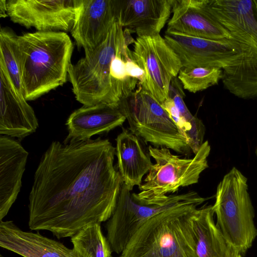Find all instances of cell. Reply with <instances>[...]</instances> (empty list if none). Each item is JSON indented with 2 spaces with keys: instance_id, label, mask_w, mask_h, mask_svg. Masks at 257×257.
Instances as JSON below:
<instances>
[{
  "instance_id": "obj_1",
  "label": "cell",
  "mask_w": 257,
  "mask_h": 257,
  "mask_svg": "<svg viewBox=\"0 0 257 257\" xmlns=\"http://www.w3.org/2000/svg\"><path fill=\"white\" fill-rule=\"evenodd\" d=\"M107 139L53 141L41 157L29 194V226L58 239L108 220L123 184Z\"/></svg>"
},
{
  "instance_id": "obj_2",
  "label": "cell",
  "mask_w": 257,
  "mask_h": 257,
  "mask_svg": "<svg viewBox=\"0 0 257 257\" xmlns=\"http://www.w3.org/2000/svg\"><path fill=\"white\" fill-rule=\"evenodd\" d=\"M23 95L35 100L67 80L73 45L63 32H39L17 36Z\"/></svg>"
},
{
  "instance_id": "obj_3",
  "label": "cell",
  "mask_w": 257,
  "mask_h": 257,
  "mask_svg": "<svg viewBox=\"0 0 257 257\" xmlns=\"http://www.w3.org/2000/svg\"><path fill=\"white\" fill-rule=\"evenodd\" d=\"M126 33L116 21L101 43L70 65L68 78L76 99L83 105L105 103L118 106L136 90V84L118 83L110 74L111 61L126 41Z\"/></svg>"
},
{
  "instance_id": "obj_4",
  "label": "cell",
  "mask_w": 257,
  "mask_h": 257,
  "mask_svg": "<svg viewBox=\"0 0 257 257\" xmlns=\"http://www.w3.org/2000/svg\"><path fill=\"white\" fill-rule=\"evenodd\" d=\"M198 204L156 215L132 236L121 257H196L192 219Z\"/></svg>"
},
{
  "instance_id": "obj_5",
  "label": "cell",
  "mask_w": 257,
  "mask_h": 257,
  "mask_svg": "<svg viewBox=\"0 0 257 257\" xmlns=\"http://www.w3.org/2000/svg\"><path fill=\"white\" fill-rule=\"evenodd\" d=\"M247 181L241 172L233 167L218 184L212 206L217 226L241 254L251 246L257 236Z\"/></svg>"
},
{
  "instance_id": "obj_6",
  "label": "cell",
  "mask_w": 257,
  "mask_h": 257,
  "mask_svg": "<svg viewBox=\"0 0 257 257\" xmlns=\"http://www.w3.org/2000/svg\"><path fill=\"white\" fill-rule=\"evenodd\" d=\"M206 200L197 192L189 191L148 202L128 190L123 183L114 210L106 224L107 239L112 251L122 253L136 232L156 215L182 205H200Z\"/></svg>"
},
{
  "instance_id": "obj_7",
  "label": "cell",
  "mask_w": 257,
  "mask_h": 257,
  "mask_svg": "<svg viewBox=\"0 0 257 257\" xmlns=\"http://www.w3.org/2000/svg\"><path fill=\"white\" fill-rule=\"evenodd\" d=\"M118 106L127 120L129 130L145 142L178 153L191 151L187 138L167 111L140 87L137 86Z\"/></svg>"
},
{
  "instance_id": "obj_8",
  "label": "cell",
  "mask_w": 257,
  "mask_h": 257,
  "mask_svg": "<svg viewBox=\"0 0 257 257\" xmlns=\"http://www.w3.org/2000/svg\"><path fill=\"white\" fill-rule=\"evenodd\" d=\"M148 150L156 163L139 186L140 191L137 195L141 199L153 202L175 193L180 187L197 183L201 173L208 167L211 148L206 141L194 156L189 159L174 155L164 147L150 146Z\"/></svg>"
},
{
  "instance_id": "obj_9",
  "label": "cell",
  "mask_w": 257,
  "mask_h": 257,
  "mask_svg": "<svg viewBox=\"0 0 257 257\" xmlns=\"http://www.w3.org/2000/svg\"><path fill=\"white\" fill-rule=\"evenodd\" d=\"M133 44V58L145 72L144 81L138 86L161 104L183 67L180 60L160 34L138 37Z\"/></svg>"
},
{
  "instance_id": "obj_10",
  "label": "cell",
  "mask_w": 257,
  "mask_h": 257,
  "mask_svg": "<svg viewBox=\"0 0 257 257\" xmlns=\"http://www.w3.org/2000/svg\"><path fill=\"white\" fill-rule=\"evenodd\" d=\"M77 0H8L7 14L11 20L39 32H71Z\"/></svg>"
},
{
  "instance_id": "obj_11",
  "label": "cell",
  "mask_w": 257,
  "mask_h": 257,
  "mask_svg": "<svg viewBox=\"0 0 257 257\" xmlns=\"http://www.w3.org/2000/svg\"><path fill=\"white\" fill-rule=\"evenodd\" d=\"M164 38L178 55L183 67L223 69L241 54L239 44L233 37L230 40H213L166 31Z\"/></svg>"
},
{
  "instance_id": "obj_12",
  "label": "cell",
  "mask_w": 257,
  "mask_h": 257,
  "mask_svg": "<svg viewBox=\"0 0 257 257\" xmlns=\"http://www.w3.org/2000/svg\"><path fill=\"white\" fill-rule=\"evenodd\" d=\"M117 0H77L71 34L77 47L91 51L106 37L117 21Z\"/></svg>"
},
{
  "instance_id": "obj_13",
  "label": "cell",
  "mask_w": 257,
  "mask_h": 257,
  "mask_svg": "<svg viewBox=\"0 0 257 257\" xmlns=\"http://www.w3.org/2000/svg\"><path fill=\"white\" fill-rule=\"evenodd\" d=\"M16 88L0 59V135L22 140L39 123L33 108Z\"/></svg>"
},
{
  "instance_id": "obj_14",
  "label": "cell",
  "mask_w": 257,
  "mask_h": 257,
  "mask_svg": "<svg viewBox=\"0 0 257 257\" xmlns=\"http://www.w3.org/2000/svg\"><path fill=\"white\" fill-rule=\"evenodd\" d=\"M172 6L166 31L213 40L232 38L209 12L205 0H172Z\"/></svg>"
},
{
  "instance_id": "obj_15",
  "label": "cell",
  "mask_w": 257,
  "mask_h": 257,
  "mask_svg": "<svg viewBox=\"0 0 257 257\" xmlns=\"http://www.w3.org/2000/svg\"><path fill=\"white\" fill-rule=\"evenodd\" d=\"M172 0H117V22L138 37L160 34L169 20Z\"/></svg>"
},
{
  "instance_id": "obj_16",
  "label": "cell",
  "mask_w": 257,
  "mask_h": 257,
  "mask_svg": "<svg viewBox=\"0 0 257 257\" xmlns=\"http://www.w3.org/2000/svg\"><path fill=\"white\" fill-rule=\"evenodd\" d=\"M126 120L118 106L105 103L83 105L68 117V135L64 144L86 141L121 126Z\"/></svg>"
},
{
  "instance_id": "obj_17",
  "label": "cell",
  "mask_w": 257,
  "mask_h": 257,
  "mask_svg": "<svg viewBox=\"0 0 257 257\" xmlns=\"http://www.w3.org/2000/svg\"><path fill=\"white\" fill-rule=\"evenodd\" d=\"M28 156L19 142L0 136V221L7 215L20 192Z\"/></svg>"
},
{
  "instance_id": "obj_18",
  "label": "cell",
  "mask_w": 257,
  "mask_h": 257,
  "mask_svg": "<svg viewBox=\"0 0 257 257\" xmlns=\"http://www.w3.org/2000/svg\"><path fill=\"white\" fill-rule=\"evenodd\" d=\"M0 246L23 257H80L61 242L22 230L12 221H1Z\"/></svg>"
},
{
  "instance_id": "obj_19",
  "label": "cell",
  "mask_w": 257,
  "mask_h": 257,
  "mask_svg": "<svg viewBox=\"0 0 257 257\" xmlns=\"http://www.w3.org/2000/svg\"><path fill=\"white\" fill-rule=\"evenodd\" d=\"M144 141L129 129L122 128L116 139L115 155L118 171L123 184L132 191L140 186L153 164Z\"/></svg>"
},
{
  "instance_id": "obj_20",
  "label": "cell",
  "mask_w": 257,
  "mask_h": 257,
  "mask_svg": "<svg viewBox=\"0 0 257 257\" xmlns=\"http://www.w3.org/2000/svg\"><path fill=\"white\" fill-rule=\"evenodd\" d=\"M212 206L198 208L192 219L196 257H242L215 223Z\"/></svg>"
},
{
  "instance_id": "obj_21",
  "label": "cell",
  "mask_w": 257,
  "mask_h": 257,
  "mask_svg": "<svg viewBox=\"0 0 257 257\" xmlns=\"http://www.w3.org/2000/svg\"><path fill=\"white\" fill-rule=\"evenodd\" d=\"M184 95L178 81L174 78L170 84L169 96L173 99L178 110L179 128L187 138L191 151L195 154L204 143L205 127L202 121L189 111L183 99Z\"/></svg>"
},
{
  "instance_id": "obj_22",
  "label": "cell",
  "mask_w": 257,
  "mask_h": 257,
  "mask_svg": "<svg viewBox=\"0 0 257 257\" xmlns=\"http://www.w3.org/2000/svg\"><path fill=\"white\" fill-rule=\"evenodd\" d=\"M73 251L80 257H111L112 250L99 223L81 228L71 238Z\"/></svg>"
},
{
  "instance_id": "obj_23",
  "label": "cell",
  "mask_w": 257,
  "mask_h": 257,
  "mask_svg": "<svg viewBox=\"0 0 257 257\" xmlns=\"http://www.w3.org/2000/svg\"><path fill=\"white\" fill-rule=\"evenodd\" d=\"M222 76L223 70L219 67H182L178 78L184 89L195 93L217 84Z\"/></svg>"
},
{
  "instance_id": "obj_24",
  "label": "cell",
  "mask_w": 257,
  "mask_h": 257,
  "mask_svg": "<svg viewBox=\"0 0 257 257\" xmlns=\"http://www.w3.org/2000/svg\"><path fill=\"white\" fill-rule=\"evenodd\" d=\"M16 37L17 36L8 29H1L0 59L5 64L14 85L23 94Z\"/></svg>"
},
{
  "instance_id": "obj_25",
  "label": "cell",
  "mask_w": 257,
  "mask_h": 257,
  "mask_svg": "<svg viewBox=\"0 0 257 257\" xmlns=\"http://www.w3.org/2000/svg\"><path fill=\"white\" fill-rule=\"evenodd\" d=\"M125 64L126 71L129 77L136 79L139 83L144 81L145 71L134 60L132 51L125 56Z\"/></svg>"
},
{
  "instance_id": "obj_26",
  "label": "cell",
  "mask_w": 257,
  "mask_h": 257,
  "mask_svg": "<svg viewBox=\"0 0 257 257\" xmlns=\"http://www.w3.org/2000/svg\"><path fill=\"white\" fill-rule=\"evenodd\" d=\"M0 16L5 18L8 16L7 14V1H0Z\"/></svg>"
},
{
  "instance_id": "obj_27",
  "label": "cell",
  "mask_w": 257,
  "mask_h": 257,
  "mask_svg": "<svg viewBox=\"0 0 257 257\" xmlns=\"http://www.w3.org/2000/svg\"><path fill=\"white\" fill-rule=\"evenodd\" d=\"M256 155H257V149H256Z\"/></svg>"
},
{
  "instance_id": "obj_28",
  "label": "cell",
  "mask_w": 257,
  "mask_h": 257,
  "mask_svg": "<svg viewBox=\"0 0 257 257\" xmlns=\"http://www.w3.org/2000/svg\"><path fill=\"white\" fill-rule=\"evenodd\" d=\"M119 257H121V256H119Z\"/></svg>"
}]
</instances>
